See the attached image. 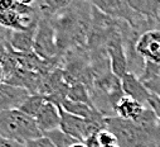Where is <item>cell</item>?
Here are the masks:
<instances>
[{"label":"cell","instance_id":"1","mask_svg":"<svg viewBox=\"0 0 160 147\" xmlns=\"http://www.w3.org/2000/svg\"><path fill=\"white\" fill-rule=\"evenodd\" d=\"M56 30V40L59 56L87 46L92 23V4L86 0L74 2L51 17Z\"/></svg>","mask_w":160,"mask_h":147},{"label":"cell","instance_id":"2","mask_svg":"<svg viewBox=\"0 0 160 147\" xmlns=\"http://www.w3.org/2000/svg\"><path fill=\"white\" fill-rule=\"evenodd\" d=\"M106 128L115 134L120 147L160 146V119L149 105L134 121L106 117Z\"/></svg>","mask_w":160,"mask_h":147},{"label":"cell","instance_id":"3","mask_svg":"<svg viewBox=\"0 0 160 147\" xmlns=\"http://www.w3.org/2000/svg\"><path fill=\"white\" fill-rule=\"evenodd\" d=\"M0 136L27 144L43 133L33 117L20 109H9L0 112Z\"/></svg>","mask_w":160,"mask_h":147},{"label":"cell","instance_id":"4","mask_svg":"<svg viewBox=\"0 0 160 147\" xmlns=\"http://www.w3.org/2000/svg\"><path fill=\"white\" fill-rule=\"evenodd\" d=\"M86 2L91 3L100 12L113 19L129 23L135 30L141 34L148 30L160 29L159 24L150 22L139 13H136L131 8L129 0H86Z\"/></svg>","mask_w":160,"mask_h":147},{"label":"cell","instance_id":"5","mask_svg":"<svg viewBox=\"0 0 160 147\" xmlns=\"http://www.w3.org/2000/svg\"><path fill=\"white\" fill-rule=\"evenodd\" d=\"M34 52L44 60L61 58L57 47L56 30L52 24L51 17L48 15L41 14V18H39L34 38Z\"/></svg>","mask_w":160,"mask_h":147},{"label":"cell","instance_id":"6","mask_svg":"<svg viewBox=\"0 0 160 147\" xmlns=\"http://www.w3.org/2000/svg\"><path fill=\"white\" fill-rule=\"evenodd\" d=\"M121 23L120 20L118 29L112 34V37L106 43V52L110 58V65L111 70L117 78L121 79L124 75L129 72V66H128V56L124 46V40H122V33H121Z\"/></svg>","mask_w":160,"mask_h":147},{"label":"cell","instance_id":"7","mask_svg":"<svg viewBox=\"0 0 160 147\" xmlns=\"http://www.w3.org/2000/svg\"><path fill=\"white\" fill-rule=\"evenodd\" d=\"M136 51L145 61L160 65V29L142 33L138 40Z\"/></svg>","mask_w":160,"mask_h":147},{"label":"cell","instance_id":"8","mask_svg":"<svg viewBox=\"0 0 160 147\" xmlns=\"http://www.w3.org/2000/svg\"><path fill=\"white\" fill-rule=\"evenodd\" d=\"M41 14H23L17 9L0 12V25L9 29V30H27L38 25Z\"/></svg>","mask_w":160,"mask_h":147},{"label":"cell","instance_id":"9","mask_svg":"<svg viewBox=\"0 0 160 147\" xmlns=\"http://www.w3.org/2000/svg\"><path fill=\"white\" fill-rule=\"evenodd\" d=\"M34 119L43 134L46 132L59 128V124H61L59 105H57L56 103L51 101L47 98L43 106L41 108V110L38 112V114L35 116Z\"/></svg>","mask_w":160,"mask_h":147},{"label":"cell","instance_id":"10","mask_svg":"<svg viewBox=\"0 0 160 147\" xmlns=\"http://www.w3.org/2000/svg\"><path fill=\"white\" fill-rule=\"evenodd\" d=\"M121 85L125 95L138 100L142 105H148L149 99L151 98V93L145 86L140 76L135 75L132 72H128L126 75L121 78Z\"/></svg>","mask_w":160,"mask_h":147},{"label":"cell","instance_id":"11","mask_svg":"<svg viewBox=\"0 0 160 147\" xmlns=\"http://www.w3.org/2000/svg\"><path fill=\"white\" fill-rule=\"evenodd\" d=\"M29 95L30 93L28 90L4 83L0 86V112L9 109H19V106Z\"/></svg>","mask_w":160,"mask_h":147},{"label":"cell","instance_id":"12","mask_svg":"<svg viewBox=\"0 0 160 147\" xmlns=\"http://www.w3.org/2000/svg\"><path fill=\"white\" fill-rule=\"evenodd\" d=\"M37 27H33L27 30H10V33L8 34V38H7L10 47L14 51L22 52V53L33 52Z\"/></svg>","mask_w":160,"mask_h":147},{"label":"cell","instance_id":"13","mask_svg":"<svg viewBox=\"0 0 160 147\" xmlns=\"http://www.w3.org/2000/svg\"><path fill=\"white\" fill-rule=\"evenodd\" d=\"M145 105H142L141 103H139L138 100L124 95L120 99L115 106V116L122 118V119H130L134 121L138 117H140V114L144 112Z\"/></svg>","mask_w":160,"mask_h":147},{"label":"cell","instance_id":"14","mask_svg":"<svg viewBox=\"0 0 160 147\" xmlns=\"http://www.w3.org/2000/svg\"><path fill=\"white\" fill-rule=\"evenodd\" d=\"M129 3L136 13L160 25V0H129Z\"/></svg>","mask_w":160,"mask_h":147},{"label":"cell","instance_id":"15","mask_svg":"<svg viewBox=\"0 0 160 147\" xmlns=\"http://www.w3.org/2000/svg\"><path fill=\"white\" fill-rule=\"evenodd\" d=\"M74 0H37L39 14L53 17L69 7Z\"/></svg>","mask_w":160,"mask_h":147},{"label":"cell","instance_id":"16","mask_svg":"<svg viewBox=\"0 0 160 147\" xmlns=\"http://www.w3.org/2000/svg\"><path fill=\"white\" fill-rule=\"evenodd\" d=\"M67 98L69 100H73V101H78V103H86L88 105H92V106H96L92 101V98L90 95V91L87 89L86 85L78 83V84H73V85H69L68 88V91H67Z\"/></svg>","mask_w":160,"mask_h":147},{"label":"cell","instance_id":"17","mask_svg":"<svg viewBox=\"0 0 160 147\" xmlns=\"http://www.w3.org/2000/svg\"><path fill=\"white\" fill-rule=\"evenodd\" d=\"M46 99H47V96L41 95V94H30L24 100V103L19 106V109L22 110V112H24L25 114L35 118V116L38 114V112L43 106Z\"/></svg>","mask_w":160,"mask_h":147},{"label":"cell","instance_id":"18","mask_svg":"<svg viewBox=\"0 0 160 147\" xmlns=\"http://www.w3.org/2000/svg\"><path fill=\"white\" fill-rule=\"evenodd\" d=\"M43 136L48 137L56 147H71L72 144H74L76 142H78L76 138H73L72 136L67 134L61 128H57V129L46 132Z\"/></svg>","mask_w":160,"mask_h":147},{"label":"cell","instance_id":"19","mask_svg":"<svg viewBox=\"0 0 160 147\" xmlns=\"http://www.w3.org/2000/svg\"><path fill=\"white\" fill-rule=\"evenodd\" d=\"M97 136H98V139H100V143L102 144V147L117 144V139H116L115 134H113L110 129H107V128L100 131V132L97 133Z\"/></svg>","mask_w":160,"mask_h":147},{"label":"cell","instance_id":"20","mask_svg":"<svg viewBox=\"0 0 160 147\" xmlns=\"http://www.w3.org/2000/svg\"><path fill=\"white\" fill-rule=\"evenodd\" d=\"M144 84H145V86L149 89V91L152 95H155V96H158L160 99V76H156V78H154L151 80H148Z\"/></svg>","mask_w":160,"mask_h":147},{"label":"cell","instance_id":"21","mask_svg":"<svg viewBox=\"0 0 160 147\" xmlns=\"http://www.w3.org/2000/svg\"><path fill=\"white\" fill-rule=\"evenodd\" d=\"M27 147H56L52 141L46 137V136H42V137H39L37 139H33L30 142L27 143Z\"/></svg>","mask_w":160,"mask_h":147},{"label":"cell","instance_id":"22","mask_svg":"<svg viewBox=\"0 0 160 147\" xmlns=\"http://www.w3.org/2000/svg\"><path fill=\"white\" fill-rule=\"evenodd\" d=\"M0 147H27V144L0 136Z\"/></svg>","mask_w":160,"mask_h":147},{"label":"cell","instance_id":"23","mask_svg":"<svg viewBox=\"0 0 160 147\" xmlns=\"http://www.w3.org/2000/svg\"><path fill=\"white\" fill-rule=\"evenodd\" d=\"M148 105L154 110V112L156 113V116L159 117V119H160V99L158 96H155V95L151 94V98L149 99Z\"/></svg>","mask_w":160,"mask_h":147},{"label":"cell","instance_id":"24","mask_svg":"<svg viewBox=\"0 0 160 147\" xmlns=\"http://www.w3.org/2000/svg\"><path fill=\"white\" fill-rule=\"evenodd\" d=\"M83 143L86 144V147H102V144L100 143V139H98L97 133L91 134L90 137H87V138L83 141Z\"/></svg>","mask_w":160,"mask_h":147},{"label":"cell","instance_id":"25","mask_svg":"<svg viewBox=\"0 0 160 147\" xmlns=\"http://www.w3.org/2000/svg\"><path fill=\"white\" fill-rule=\"evenodd\" d=\"M15 0H0V12H8L15 8Z\"/></svg>","mask_w":160,"mask_h":147},{"label":"cell","instance_id":"26","mask_svg":"<svg viewBox=\"0 0 160 147\" xmlns=\"http://www.w3.org/2000/svg\"><path fill=\"white\" fill-rule=\"evenodd\" d=\"M15 2L20 4H25V5H32V3L37 2V0H15Z\"/></svg>","mask_w":160,"mask_h":147},{"label":"cell","instance_id":"27","mask_svg":"<svg viewBox=\"0 0 160 147\" xmlns=\"http://www.w3.org/2000/svg\"><path fill=\"white\" fill-rule=\"evenodd\" d=\"M4 84V72L2 70V67H0V86H2Z\"/></svg>","mask_w":160,"mask_h":147},{"label":"cell","instance_id":"28","mask_svg":"<svg viewBox=\"0 0 160 147\" xmlns=\"http://www.w3.org/2000/svg\"><path fill=\"white\" fill-rule=\"evenodd\" d=\"M71 147H86V144H85L83 142H79V141H78V142H76L74 144H72Z\"/></svg>","mask_w":160,"mask_h":147},{"label":"cell","instance_id":"29","mask_svg":"<svg viewBox=\"0 0 160 147\" xmlns=\"http://www.w3.org/2000/svg\"><path fill=\"white\" fill-rule=\"evenodd\" d=\"M2 61H3V53L0 51V65H2Z\"/></svg>","mask_w":160,"mask_h":147},{"label":"cell","instance_id":"30","mask_svg":"<svg viewBox=\"0 0 160 147\" xmlns=\"http://www.w3.org/2000/svg\"><path fill=\"white\" fill-rule=\"evenodd\" d=\"M106 147H120L118 144H113V146H106Z\"/></svg>","mask_w":160,"mask_h":147},{"label":"cell","instance_id":"31","mask_svg":"<svg viewBox=\"0 0 160 147\" xmlns=\"http://www.w3.org/2000/svg\"><path fill=\"white\" fill-rule=\"evenodd\" d=\"M159 18H160V13H159Z\"/></svg>","mask_w":160,"mask_h":147},{"label":"cell","instance_id":"32","mask_svg":"<svg viewBox=\"0 0 160 147\" xmlns=\"http://www.w3.org/2000/svg\"><path fill=\"white\" fill-rule=\"evenodd\" d=\"M155 147H160V146H155Z\"/></svg>","mask_w":160,"mask_h":147}]
</instances>
